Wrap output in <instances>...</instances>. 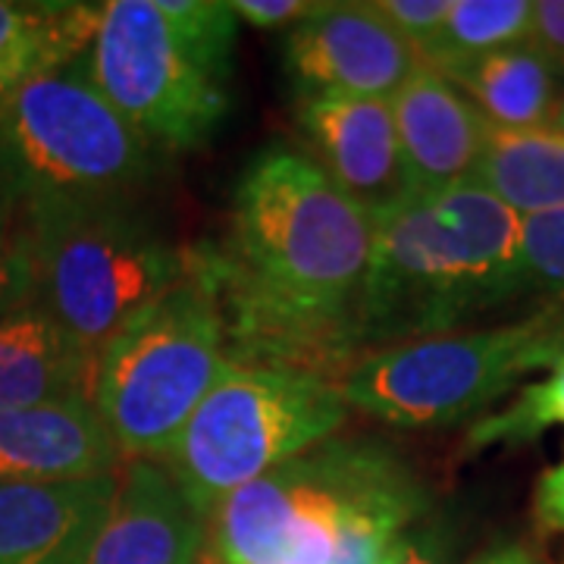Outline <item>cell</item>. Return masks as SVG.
<instances>
[{
  "mask_svg": "<svg viewBox=\"0 0 564 564\" xmlns=\"http://www.w3.org/2000/svg\"><path fill=\"white\" fill-rule=\"evenodd\" d=\"M373 217L292 148H267L236 185L226 263H202L236 311L229 333L282 358L348 351Z\"/></svg>",
  "mask_w": 564,
  "mask_h": 564,
  "instance_id": "obj_1",
  "label": "cell"
},
{
  "mask_svg": "<svg viewBox=\"0 0 564 564\" xmlns=\"http://www.w3.org/2000/svg\"><path fill=\"white\" fill-rule=\"evenodd\" d=\"M521 217L477 182L411 192L373 217L348 348L458 333L530 292ZM364 351V355H367Z\"/></svg>",
  "mask_w": 564,
  "mask_h": 564,
  "instance_id": "obj_2",
  "label": "cell"
},
{
  "mask_svg": "<svg viewBox=\"0 0 564 564\" xmlns=\"http://www.w3.org/2000/svg\"><path fill=\"white\" fill-rule=\"evenodd\" d=\"M202 263L104 345L91 408L120 458L163 462L207 392L239 364Z\"/></svg>",
  "mask_w": 564,
  "mask_h": 564,
  "instance_id": "obj_3",
  "label": "cell"
},
{
  "mask_svg": "<svg viewBox=\"0 0 564 564\" xmlns=\"http://www.w3.org/2000/svg\"><path fill=\"white\" fill-rule=\"evenodd\" d=\"M32 304L98 361L104 345L185 280L176 248L122 202L29 207Z\"/></svg>",
  "mask_w": 564,
  "mask_h": 564,
  "instance_id": "obj_4",
  "label": "cell"
},
{
  "mask_svg": "<svg viewBox=\"0 0 564 564\" xmlns=\"http://www.w3.org/2000/svg\"><path fill=\"white\" fill-rule=\"evenodd\" d=\"M423 492L386 445L326 440L232 492L204 521L202 549L217 564H329L351 514Z\"/></svg>",
  "mask_w": 564,
  "mask_h": 564,
  "instance_id": "obj_5",
  "label": "cell"
},
{
  "mask_svg": "<svg viewBox=\"0 0 564 564\" xmlns=\"http://www.w3.org/2000/svg\"><path fill=\"white\" fill-rule=\"evenodd\" d=\"M351 408L307 367L236 364L182 426L163 467L204 521L232 492L333 440Z\"/></svg>",
  "mask_w": 564,
  "mask_h": 564,
  "instance_id": "obj_6",
  "label": "cell"
},
{
  "mask_svg": "<svg viewBox=\"0 0 564 564\" xmlns=\"http://www.w3.org/2000/svg\"><path fill=\"white\" fill-rule=\"evenodd\" d=\"M564 351V304L358 355L339 373L348 408L392 426H455L489 411Z\"/></svg>",
  "mask_w": 564,
  "mask_h": 564,
  "instance_id": "obj_7",
  "label": "cell"
},
{
  "mask_svg": "<svg viewBox=\"0 0 564 564\" xmlns=\"http://www.w3.org/2000/svg\"><path fill=\"white\" fill-rule=\"evenodd\" d=\"M0 170L29 207L122 202L154 170V144L122 120L82 63L32 79L0 113Z\"/></svg>",
  "mask_w": 564,
  "mask_h": 564,
  "instance_id": "obj_8",
  "label": "cell"
},
{
  "mask_svg": "<svg viewBox=\"0 0 564 564\" xmlns=\"http://www.w3.org/2000/svg\"><path fill=\"white\" fill-rule=\"evenodd\" d=\"M82 69L141 139L170 151H192L226 120V85L173 39L158 0H113Z\"/></svg>",
  "mask_w": 564,
  "mask_h": 564,
  "instance_id": "obj_9",
  "label": "cell"
},
{
  "mask_svg": "<svg viewBox=\"0 0 564 564\" xmlns=\"http://www.w3.org/2000/svg\"><path fill=\"white\" fill-rule=\"evenodd\" d=\"M421 66L417 51L361 0L323 3L285 35V69L302 98L392 101Z\"/></svg>",
  "mask_w": 564,
  "mask_h": 564,
  "instance_id": "obj_10",
  "label": "cell"
},
{
  "mask_svg": "<svg viewBox=\"0 0 564 564\" xmlns=\"http://www.w3.org/2000/svg\"><path fill=\"white\" fill-rule=\"evenodd\" d=\"M299 120L326 176L370 217L411 195L392 104L377 98H302Z\"/></svg>",
  "mask_w": 564,
  "mask_h": 564,
  "instance_id": "obj_11",
  "label": "cell"
},
{
  "mask_svg": "<svg viewBox=\"0 0 564 564\" xmlns=\"http://www.w3.org/2000/svg\"><path fill=\"white\" fill-rule=\"evenodd\" d=\"M120 470L66 484H0V564H82Z\"/></svg>",
  "mask_w": 564,
  "mask_h": 564,
  "instance_id": "obj_12",
  "label": "cell"
},
{
  "mask_svg": "<svg viewBox=\"0 0 564 564\" xmlns=\"http://www.w3.org/2000/svg\"><path fill=\"white\" fill-rule=\"evenodd\" d=\"M204 518L161 462H129L82 564H195Z\"/></svg>",
  "mask_w": 564,
  "mask_h": 564,
  "instance_id": "obj_13",
  "label": "cell"
},
{
  "mask_svg": "<svg viewBox=\"0 0 564 564\" xmlns=\"http://www.w3.org/2000/svg\"><path fill=\"white\" fill-rule=\"evenodd\" d=\"M389 104L411 192H436L474 176L489 122L452 82L421 66Z\"/></svg>",
  "mask_w": 564,
  "mask_h": 564,
  "instance_id": "obj_14",
  "label": "cell"
},
{
  "mask_svg": "<svg viewBox=\"0 0 564 564\" xmlns=\"http://www.w3.org/2000/svg\"><path fill=\"white\" fill-rule=\"evenodd\" d=\"M91 404L0 411V484H66L120 470Z\"/></svg>",
  "mask_w": 564,
  "mask_h": 564,
  "instance_id": "obj_15",
  "label": "cell"
},
{
  "mask_svg": "<svg viewBox=\"0 0 564 564\" xmlns=\"http://www.w3.org/2000/svg\"><path fill=\"white\" fill-rule=\"evenodd\" d=\"M95 367L35 304L0 321V411L91 404Z\"/></svg>",
  "mask_w": 564,
  "mask_h": 564,
  "instance_id": "obj_16",
  "label": "cell"
},
{
  "mask_svg": "<svg viewBox=\"0 0 564 564\" xmlns=\"http://www.w3.org/2000/svg\"><path fill=\"white\" fill-rule=\"evenodd\" d=\"M101 17L104 3L0 0V113L29 82L79 61Z\"/></svg>",
  "mask_w": 564,
  "mask_h": 564,
  "instance_id": "obj_17",
  "label": "cell"
},
{
  "mask_svg": "<svg viewBox=\"0 0 564 564\" xmlns=\"http://www.w3.org/2000/svg\"><path fill=\"white\" fill-rule=\"evenodd\" d=\"M440 76L452 82L489 126L511 132L545 129L562 91L558 73L530 44L489 54Z\"/></svg>",
  "mask_w": 564,
  "mask_h": 564,
  "instance_id": "obj_18",
  "label": "cell"
},
{
  "mask_svg": "<svg viewBox=\"0 0 564 564\" xmlns=\"http://www.w3.org/2000/svg\"><path fill=\"white\" fill-rule=\"evenodd\" d=\"M470 182L514 210L521 220L564 207V135L555 129L489 126Z\"/></svg>",
  "mask_w": 564,
  "mask_h": 564,
  "instance_id": "obj_19",
  "label": "cell"
},
{
  "mask_svg": "<svg viewBox=\"0 0 564 564\" xmlns=\"http://www.w3.org/2000/svg\"><path fill=\"white\" fill-rule=\"evenodd\" d=\"M533 0H452L436 35L417 51L423 66L452 73L508 47L527 44Z\"/></svg>",
  "mask_w": 564,
  "mask_h": 564,
  "instance_id": "obj_20",
  "label": "cell"
},
{
  "mask_svg": "<svg viewBox=\"0 0 564 564\" xmlns=\"http://www.w3.org/2000/svg\"><path fill=\"white\" fill-rule=\"evenodd\" d=\"M552 426H564V351L549 364L540 383L521 386L514 402L470 423L464 455H477L499 445L536 443Z\"/></svg>",
  "mask_w": 564,
  "mask_h": 564,
  "instance_id": "obj_21",
  "label": "cell"
},
{
  "mask_svg": "<svg viewBox=\"0 0 564 564\" xmlns=\"http://www.w3.org/2000/svg\"><path fill=\"white\" fill-rule=\"evenodd\" d=\"M161 17L188 57L214 79H229L232 47L239 39V17L220 0H158Z\"/></svg>",
  "mask_w": 564,
  "mask_h": 564,
  "instance_id": "obj_22",
  "label": "cell"
},
{
  "mask_svg": "<svg viewBox=\"0 0 564 564\" xmlns=\"http://www.w3.org/2000/svg\"><path fill=\"white\" fill-rule=\"evenodd\" d=\"M524 267L530 289L552 304H564V207L521 223Z\"/></svg>",
  "mask_w": 564,
  "mask_h": 564,
  "instance_id": "obj_23",
  "label": "cell"
},
{
  "mask_svg": "<svg viewBox=\"0 0 564 564\" xmlns=\"http://www.w3.org/2000/svg\"><path fill=\"white\" fill-rule=\"evenodd\" d=\"M414 51L436 35L448 17L452 0H367Z\"/></svg>",
  "mask_w": 564,
  "mask_h": 564,
  "instance_id": "obj_24",
  "label": "cell"
},
{
  "mask_svg": "<svg viewBox=\"0 0 564 564\" xmlns=\"http://www.w3.org/2000/svg\"><path fill=\"white\" fill-rule=\"evenodd\" d=\"M527 44L536 47L564 82V0H533V22Z\"/></svg>",
  "mask_w": 564,
  "mask_h": 564,
  "instance_id": "obj_25",
  "label": "cell"
},
{
  "mask_svg": "<svg viewBox=\"0 0 564 564\" xmlns=\"http://www.w3.org/2000/svg\"><path fill=\"white\" fill-rule=\"evenodd\" d=\"M323 3L317 0H229V10L242 22H251L258 29H282L311 20Z\"/></svg>",
  "mask_w": 564,
  "mask_h": 564,
  "instance_id": "obj_26",
  "label": "cell"
},
{
  "mask_svg": "<svg viewBox=\"0 0 564 564\" xmlns=\"http://www.w3.org/2000/svg\"><path fill=\"white\" fill-rule=\"evenodd\" d=\"M32 304V270L22 239L10 248H0V321Z\"/></svg>",
  "mask_w": 564,
  "mask_h": 564,
  "instance_id": "obj_27",
  "label": "cell"
},
{
  "mask_svg": "<svg viewBox=\"0 0 564 564\" xmlns=\"http://www.w3.org/2000/svg\"><path fill=\"white\" fill-rule=\"evenodd\" d=\"M533 521L543 533H564V458L533 486Z\"/></svg>",
  "mask_w": 564,
  "mask_h": 564,
  "instance_id": "obj_28",
  "label": "cell"
},
{
  "mask_svg": "<svg viewBox=\"0 0 564 564\" xmlns=\"http://www.w3.org/2000/svg\"><path fill=\"white\" fill-rule=\"evenodd\" d=\"M392 564H440V558H436V552L426 543H421V540L402 536L399 545H395V552H392Z\"/></svg>",
  "mask_w": 564,
  "mask_h": 564,
  "instance_id": "obj_29",
  "label": "cell"
},
{
  "mask_svg": "<svg viewBox=\"0 0 564 564\" xmlns=\"http://www.w3.org/2000/svg\"><path fill=\"white\" fill-rule=\"evenodd\" d=\"M470 564H536L533 562V555L521 549V545H502V549H492V552H486L480 555L477 562Z\"/></svg>",
  "mask_w": 564,
  "mask_h": 564,
  "instance_id": "obj_30",
  "label": "cell"
},
{
  "mask_svg": "<svg viewBox=\"0 0 564 564\" xmlns=\"http://www.w3.org/2000/svg\"><path fill=\"white\" fill-rule=\"evenodd\" d=\"M549 129H555L558 135H564V82L562 91H558V101H555V110H552V120H549Z\"/></svg>",
  "mask_w": 564,
  "mask_h": 564,
  "instance_id": "obj_31",
  "label": "cell"
},
{
  "mask_svg": "<svg viewBox=\"0 0 564 564\" xmlns=\"http://www.w3.org/2000/svg\"><path fill=\"white\" fill-rule=\"evenodd\" d=\"M195 564H217V562H214V558H210V555H207V552L202 549V552H198V562Z\"/></svg>",
  "mask_w": 564,
  "mask_h": 564,
  "instance_id": "obj_32",
  "label": "cell"
},
{
  "mask_svg": "<svg viewBox=\"0 0 564 564\" xmlns=\"http://www.w3.org/2000/svg\"><path fill=\"white\" fill-rule=\"evenodd\" d=\"M395 545H399V543H395ZM392 552H395V549H392ZM392 552H389V558H386L383 564H392Z\"/></svg>",
  "mask_w": 564,
  "mask_h": 564,
  "instance_id": "obj_33",
  "label": "cell"
},
{
  "mask_svg": "<svg viewBox=\"0 0 564 564\" xmlns=\"http://www.w3.org/2000/svg\"><path fill=\"white\" fill-rule=\"evenodd\" d=\"M0 248H3V242H0Z\"/></svg>",
  "mask_w": 564,
  "mask_h": 564,
  "instance_id": "obj_34",
  "label": "cell"
},
{
  "mask_svg": "<svg viewBox=\"0 0 564 564\" xmlns=\"http://www.w3.org/2000/svg\"><path fill=\"white\" fill-rule=\"evenodd\" d=\"M210 558H214V555H210Z\"/></svg>",
  "mask_w": 564,
  "mask_h": 564,
  "instance_id": "obj_35",
  "label": "cell"
},
{
  "mask_svg": "<svg viewBox=\"0 0 564 564\" xmlns=\"http://www.w3.org/2000/svg\"><path fill=\"white\" fill-rule=\"evenodd\" d=\"M195 562H198V558H195Z\"/></svg>",
  "mask_w": 564,
  "mask_h": 564,
  "instance_id": "obj_36",
  "label": "cell"
}]
</instances>
